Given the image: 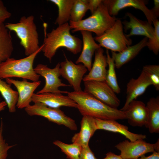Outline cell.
<instances>
[{"instance_id":"1","label":"cell","mask_w":159,"mask_h":159,"mask_svg":"<svg viewBox=\"0 0 159 159\" xmlns=\"http://www.w3.org/2000/svg\"><path fill=\"white\" fill-rule=\"evenodd\" d=\"M67 94L77 104V108L83 116L103 120L127 119L124 111L108 106L84 91L68 92Z\"/></svg>"},{"instance_id":"2","label":"cell","mask_w":159,"mask_h":159,"mask_svg":"<svg viewBox=\"0 0 159 159\" xmlns=\"http://www.w3.org/2000/svg\"><path fill=\"white\" fill-rule=\"evenodd\" d=\"M68 22L59 25L51 32L47 34L44 37L42 51L50 62L60 48L64 47L74 54L80 52L82 42L78 37L71 34Z\"/></svg>"},{"instance_id":"3","label":"cell","mask_w":159,"mask_h":159,"mask_svg":"<svg viewBox=\"0 0 159 159\" xmlns=\"http://www.w3.org/2000/svg\"><path fill=\"white\" fill-rule=\"evenodd\" d=\"M42 47V45L37 51L23 58L16 59L10 57L7 59L0 65V79L17 77L33 82L39 81L40 76L35 72L33 64Z\"/></svg>"},{"instance_id":"4","label":"cell","mask_w":159,"mask_h":159,"mask_svg":"<svg viewBox=\"0 0 159 159\" xmlns=\"http://www.w3.org/2000/svg\"><path fill=\"white\" fill-rule=\"evenodd\" d=\"M117 19L110 14L107 7L102 2L89 17L76 22L69 21V24L73 32L87 31L94 32L99 36L111 27Z\"/></svg>"},{"instance_id":"5","label":"cell","mask_w":159,"mask_h":159,"mask_svg":"<svg viewBox=\"0 0 159 159\" xmlns=\"http://www.w3.org/2000/svg\"><path fill=\"white\" fill-rule=\"evenodd\" d=\"M5 25L8 30L16 33L26 56L32 54L39 49L38 34L33 15L23 16L18 22L8 23Z\"/></svg>"},{"instance_id":"6","label":"cell","mask_w":159,"mask_h":159,"mask_svg":"<svg viewBox=\"0 0 159 159\" xmlns=\"http://www.w3.org/2000/svg\"><path fill=\"white\" fill-rule=\"evenodd\" d=\"M101 47L111 51H122L132 44V40L124 34L121 21L117 19L113 26L102 34L94 38Z\"/></svg>"},{"instance_id":"7","label":"cell","mask_w":159,"mask_h":159,"mask_svg":"<svg viewBox=\"0 0 159 159\" xmlns=\"http://www.w3.org/2000/svg\"><path fill=\"white\" fill-rule=\"evenodd\" d=\"M29 116H39L47 119L49 121L59 125H63L70 130H76L77 126L75 121L66 115L59 109L48 107L40 102H36L24 108Z\"/></svg>"},{"instance_id":"8","label":"cell","mask_w":159,"mask_h":159,"mask_svg":"<svg viewBox=\"0 0 159 159\" xmlns=\"http://www.w3.org/2000/svg\"><path fill=\"white\" fill-rule=\"evenodd\" d=\"M120 150L123 159H138L148 153L159 152V139L154 144L146 142L143 139L133 141L125 140L115 146Z\"/></svg>"},{"instance_id":"9","label":"cell","mask_w":159,"mask_h":159,"mask_svg":"<svg viewBox=\"0 0 159 159\" xmlns=\"http://www.w3.org/2000/svg\"><path fill=\"white\" fill-rule=\"evenodd\" d=\"M60 68V63H58L53 69L42 64H38L34 68L35 72L44 77L45 80L44 86L42 89L37 92V94L51 92L67 94L68 91H62L59 89L60 87L70 86L62 82V80L59 78L61 76Z\"/></svg>"},{"instance_id":"10","label":"cell","mask_w":159,"mask_h":159,"mask_svg":"<svg viewBox=\"0 0 159 159\" xmlns=\"http://www.w3.org/2000/svg\"><path fill=\"white\" fill-rule=\"evenodd\" d=\"M84 91L113 108L117 109L120 101L106 81H89L84 82Z\"/></svg>"},{"instance_id":"11","label":"cell","mask_w":159,"mask_h":159,"mask_svg":"<svg viewBox=\"0 0 159 159\" xmlns=\"http://www.w3.org/2000/svg\"><path fill=\"white\" fill-rule=\"evenodd\" d=\"M102 3L107 7L110 14L115 16L121 9L127 7H132L142 11L147 21L152 24L157 19L151 9L146 6V1L142 0H104Z\"/></svg>"},{"instance_id":"12","label":"cell","mask_w":159,"mask_h":159,"mask_svg":"<svg viewBox=\"0 0 159 159\" xmlns=\"http://www.w3.org/2000/svg\"><path fill=\"white\" fill-rule=\"evenodd\" d=\"M65 57V60L60 63L61 75L67 81L74 91H82L81 82L87 69L84 65L75 64Z\"/></svg>"},{"instance_id":"13","label":"cell","mask_w":159,"mask_h":159,"mask_svg":"<svg viewBox=\"0 0 159 159\" xmlns=\"http://www.w3.org/2000/svg\"><path fill=\"white\" fill-rule=\"evenodd\" d=\"M6 81L8 84L14 85L16 88L19 97L16 107L20 109L30 105L34 92L41 83V81L30 82L26 79L20 81L10 78L6 79Z\"/></svg>"},{"instance_id":"14","label":"cell","mask_w":159,"mask_h":159,"mask_svg":"<svg viewBox=\"0 0 159 159\" xmlns=\"http://www.w3.org/2000/svg\"><path fill=\"white\" fill-rule=\"evenodd\" d=\"M32 101L34 103H41L48 107L55 109H59L62 106L77 108L78 106L68 95H64L61 93H34L32 96Z\"/></svg>"},{"instance_id":"15","label":"cell","mask_w":159,"mask_h":159,"mask_svg":"<svg viewBox=\"0 0 159 159\" xmlns=\"http://www.w3.org/2000/svg\"><path fill=\"white\" fill-rule=\"evenodd\" d=\"M129 21L125 20L122 22L123 28L127 31L130 29V32L125 34L128 38L134 35H142L148 39L152 38L154 32V28L152 24L147 21L140 20L130 12L126 13Z\"/></svg>"},{"instance_id":"16","label":"cell","mask_w":159,"mask_h":159,"mask_svg":"<svg viewBox=\"0 0 159 159\" xmlns=\"http://www.w3.org/2000/svg\"><path fill=\"white\" fill-rule=\"evenodd\" d=\"M128 123L134 127L146 126L148 120V110L143 102L133 100L123 110Z\"/></svg>"},{"instance_id":"17","label":"cell","mask_w":159,"mask_h":159,"mask_svg":"<svg viewBox=\"0 0 159 159\" xmlns=\"http://www.w3.org/2000/svg\"><path fill=\"white\" fill-rule=\"evenodd\" d=\"M151 85L149 78L143 71L137 78H131L127 84L126 101L120 110L123 111L131 101L143 94Z\"/></svg>"},{"instance_id":"18","label":"cell","mask_w":159,"mask_h":159,"mask_svg":"<svg viewBox=\"0 0 159 159\" xmlns=\"http://www.w3.org/2000/svg\"><path fill=\"white\" fill-rule=\"evenodd\" d=\"M81 33L82 38V50L76 63H82L89 71L92 66L93 56L95 51L101 47L96 43L92 32L82 31Z\"/></svg>"},{"instance_id":"19","label":"cell","mask_w":159,"mask_h":159,"mask_svg":"<svg viewBox=\"0 0 159 159\" xmlns=\"http://www.w3.org/2000/svg\"><path fill=\"white\" fill-rule=\"evenodd\" d=\"M104 50L101 48L95 52V59L88 74L83 77L84 82L89 81H105L107 65L106 56L104 54Z\"/></svg>"},{"instance_id":"20","label":"cell","mask_w":159,"mask_h":159,"mask_svg":"<svg viewBox=\"0 0 159 159\" xmlns=\"http://www.w3.org/2000/svg\"><path fill=\"white\" fill-rule=\"evenodd\" d=\"M94 118L97 130L120 133L131 141L139 139L144 140L146 137L145 135L135 134L129 131L127 126L119 123L115 120H103Z\"/></svg>"},{"instance_id":"21","label":"cell","mask_w":159,"mask_h":159,"mask_svg":"<svg viewBox=\"0 0 159 159\" xmlns=\"http://www.w3.org/2000/svg\"><path fill=\"white\" fill-rule=\"evenodd\" d=\"M97 130L94 117L89 115L83 116L81 122L80 131L74 134L72 141L82 147L88 146L90 139Z\"/></svg>"},{"instance_id":"22","label":"cell","mask_w":159,"mask_h":159,"mask_svg":"<svg viewBox=\"0 0 159 159\" xmlns=\"http://www.w3.org/2000/svg\"><path fill=\"white\" fill-rule=\"evenodd\" d=\"M148 40V38L145 37L138 43L128 46L122 52L117 53L111 51V57L115 67L119 69L135 58L142 49L146 47Z\"/></svg>"},{"instance_id":"23","label":"cell","mask_w":159,"mask_h":159,"mask_svg":"<svg viewBox=\"0 0 159 159\" xmlns=\"http://www.w3.org/2000/svg\"><path fill=\"white\" fill-rule=\"evenodd\" d=\"M146 106L148 110V120L145 127L151 133L159 132V97L150 98Z\"/></svg>"},{"instance_id":"24","label":"cell","mask_w":159,"mask_h":159,"mask_svg":"<svg viewBox=\"0 0 159 159\" xmlns=\"http://www.w3.org/2000/svg\"><path fill=\"white\" fill-rule=\"evenodd\" d=\"M12 38L4 24L0 25V65L11 57L14 50Z\"/></svg>"},{"instance_id":"25","label":"cell","mask_w":159,"mask_h":159,"mask_svg":"<svg viewBox=\"0 0 159 159\" xmlns=\"http://www.w3.org/2000/svg\"><path fill=\"white\" fill-rule=\"evenodd\" d=\"M0 93L5 100L9 112H15L19 97L18 92L12 89L11 85L0 79Z\"/></svg>"},{"instance_id":"26","label":"cell","mask_w":159,"mask_h":159,"mask_svg":"<svg viewBox=\"0 0 159 159\" xmlns=\"http://www.w3.org/2000/svg\"><path fill=\"white\" fill-rule=\"evenodd\" d=\"M58 8V15L55 23L60 25L70 20L72 7L75 0H49Z\"/></svg>"},{"instance_id":"27","label":"cell","mask_w":159,"mask_h":159,"mask_svg":"<svg viewBox=\"0 0 159 159\" xmlns=\"http://www.w3.org/2000/svg\"><path fill=\"white\" fill-rule=\"evenodd\" d=\"M106 53L108 68L107 70L105 81L115 93L119 94L121 90L117 80L114 62L107 49Z\"/></svg>"},{"instance_id":"28","label":"cell","mask_w":159,"mask_h":159,"mask_svg":"<svg viewBox=\"0 0 159 159\" xmlns=\"http://www.w3.org/2000/svg\"><path fill=\"white\" fill-rule=\"evenodd\" d=\"M88 10V0H75L71 10L69 21L76 22L81 21Z\"/></svg>"},{"instance_id":"29","label":"cell","mask_w":159,"mask_h":159,"mask_svg":"<svg viewBox=\"0 0 159 159\" xmlns=\"http://www.w3.org/2000/svg\"><path fill=\"white\" fill-rule=\"evenodd\" d=\"M53 143L61 149L68 158L79 159L82 149V147L79 145L75 143L67 144L59 140L54 141Z\"/></svg>"},{"instance_id":"30","label":"cell","mask_w":159,"mask_h":159,"mask_svg":"<svg viewBox=\"0 0 159 159\" xmlns=\"http://www.w3.org/2000/svg\"><path fill=\"white\" fill-rule=\"evenodd\" d=\"M143 71L149 78L151 85L157 91L159 90V65H148L143 68Z\"/></svg>"},{"instance_id":"31","label":"cell","mask_w":159,"mask_h":159,"mask_svg":"<svg viewBox=\"0 0 159 159\" xmlns=\"http://www.w3.org/2000/svg\"><path fill=\"white\" fill-rule=\"evenodd\" d=\"M154 25V32L153 37L148 39L146 46L155 55L159 52V21L158 19L153 23Z\"/></svg>"},{"instance_id":"32","label":"cell","mask_w":159,"mask_h":159,"mask_svg":"<svg viewBox=\"0 0 159 159\" xmlns=\"http://www.w3.org/2000/svg\"><path fill=\"white\" fill-rule=\"evenodd\" d=\"M3 124L1 119L0 124V159H6L8 150L16 144L10 145L6 142L3 136Z\"/></svg>"},{"instance_id":"33","label":"cell","mask_w":159,"mask_h":159,"mask_svg":"<svg viewBox=\"0 0 159 159\" xmlns=\"http://www.w3.org/2000/svg\"><path fill=\"white\" fill-rule=\"evenodd\" d=\"M11 13L7 9L3 1L0 0V25L11 16Z\"/></svg>"},{"instance_id":"34","label":"cell","mask_w":159,"mask_h":159,"mask_svg":"<svg viewBox=\"0 0 159 159\" xmlns=\"http://www.w3.org/2000/svg\"><path fill=\"white\" fill-rule=\"evenodd\" d=\"M79 159H98L91 150L89 146L82 147Z\"/></svg>"},{"instance_id":"35","label":"cell","mask_w":159,"mask_h":159,"mask_svg":"<svg viewBox=\"0 0 159 159\" xmlns=\"http://www.w3.org/2000/svg\"><path fill=\"white\" fill-rule=\"evenodd\" d=\"M102 0H88V10L92 14L102 2Z\"/></svg>"},{"instance_id":"36","label":"cell","mask_w":159,"mask_h":159,"mask_svg":"<svg viewBox=\"0 0 159 159\" xmlns=\"http://www.w3.org/2000/svg\"><path fill=\"white\" fill-rule=\"evenodd\" d=\"M154 6L151 9L155 17L158 19L159 16V0H154Z\"/></svg>"},{"instance_id":"37","label":"cell","mask_w":159,"mask_h":159,"mask_svg":"<svg viewBox=\"0 0 159 159\" xmlns=\"http://www.w3.org/2000/svg\"><path fill=\"white\" fill-rule=\"evenodd\" d=\"M153 153L148 156L143 155L138 159H159V152L154 151Z\"/></svg>"},{"instance_id":"38","label":"cell","mask_w":159,"mask_h":159,"mask_svg":"<svg viewBox=\"0 0 159 159\" xmlns=\"http://www.w3.org/2000/svg\"><path fill=\"white\" fill-rule=\"evenodd\" d=\"M103 159H123L120 155H117L111 152L106 154L105 157Z\"/></svg>"},{"instance_id":"39","label":"cell","mask_w":159,"mask_h":159,"mask_svg":"<svg viewBox=\"0 0 159 159\" xmlns=\"http://www.w3.org/2000/svg\"><path fill=\"white\" fill-rule=\"evenodd\" d=\"M7 106V104L5 101H0V112L4 110Z\"/></svg>"},{"instance_id":"40","label":"cell","mask_w":159,"mask_h":159,"mask_svg":"<svg viewBox=\"0 0 159 159\" xmlns=\"http://www.w3.org/2000/svg\"></svg>"}]
</instances>
